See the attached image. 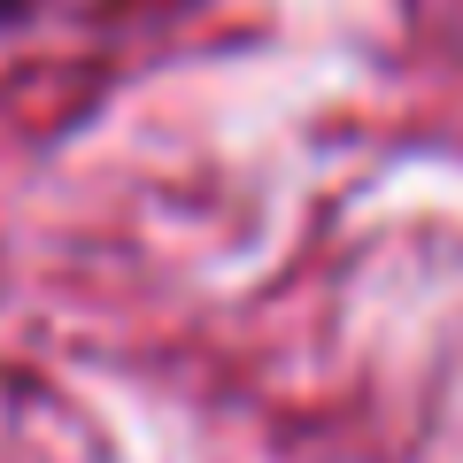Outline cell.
Listing matches in <instances>:
<instances>
[{
  "mask_svg": "<svg viewBox=\"0 0 463 463\" xmlns=\"http://www.w3.org/2000/svg\"><path fill=\"white\" fill-rule=\"evenodd\" d=\"M39 16V0H0V32H8V24H32Z\"/></svg>",
  "mask_w": 463,
  "mask_h": 463,
  "instance_id": "6da1fadb",
  "label": "cell"
}]
</instances>
